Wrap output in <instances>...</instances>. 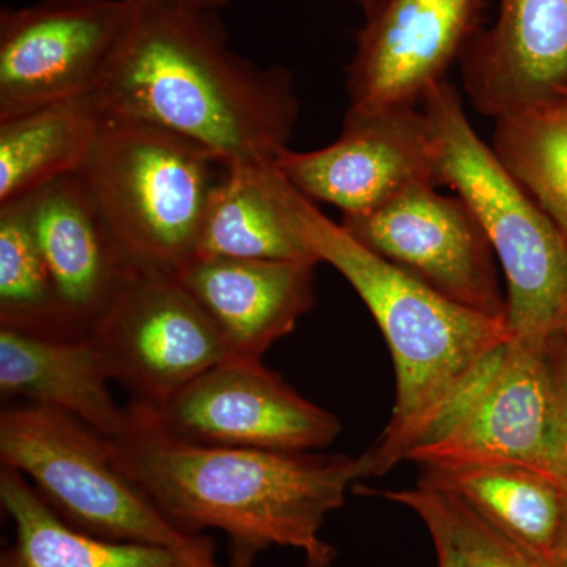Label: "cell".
Returning <instances> with one entry per match:
<instances>
[{"label": "cell", "mask_w": 567, "mask_h": 567, "mask_svg": "<svg viewBox=\"0 0 567 567\" xmlns=\"http://www.w3.org/2000/svg\"><path fill=\"white\" fill-rule=\"evenodd\" d=\"M110 442L118 466L175 525L227 536L230 567H252L275 546L300 550L308 567H333L334 548L320 529L344 505L349 484L363 477L360 458L194 445L164 432L134 402Z\"/></svg>", "instance_id": "2"}, {"label": "cell", "mask_w": 567, "mask_h": 567, "mask_svg": "<svg viewBox=\"0 0 567 567\" xmlns=\"http://www.w3.org/2000/svg\"><path fill=\"white\" fill-rule=\"evenodd\" d=\"M224 171L178 134L103 114L80 175L126 264L175 275L199 251L205 213Z\"/></svg>", "instance_id": "6"}, {"label": "cell", "mask_w": 567, "mask_h": 567, "mask_svg": "<svg viewBox=\"0 0 567 567\" xmlns=\"http://www.w3.org/2000/svg\"><path fill=\"white\" fill-rule=\"evenodd\" d=\"M145 409L164 432L194 445L301 453L331 445L341 432L333 413L298 394L262 360L237 357Z\"/></svg>", "instance_id": "11"}, {"label": "cell", "mask_w": 567, "mask_h": 567, "mask_svg": "<svg viewBox=\"0 0 567 567\" xmlns=\"http://www.w3.org/2000/svg\"><path fill=\"white\" fill-rule=\"evenodd\" d=\"M417 185L341 226L358 244L412 275L454 303L507 319L495 252L486 233L458 196Z\"/></svg>", "instance_id": "10"}, {"label": "cell", "mask_w": 567, "mask_h": 567, "mask_svg": "<svg viewBox=\"0 0 567 567\" xmlns=\"http://www.w3.org/2000/svg\"><path fill=\"white\" fill-rule=\"evenodd\" d=\"M278 169L226 167L213 189L197 256L320 264L295 233Z\"/></svg>", "instance_id": "20"}, {"label": "cell", "mask_w": 567, "mask_h": 567, "mask_svg": "<svg viewBox=\"0 0 567 567\" xmlns=\"http://www.w3.org/2000/svg\"><path fill=\"white\" fill-rule=\"evenodd\" d=\"M218 13L136 0L128 35L93 100L103 114L178 134L226 167L276 166L300 117L292 76L237 54Z\"/></svg>", "instance_id": "1"}, {"label": "cell", "mask_w": 567, "mask_h": 567, "mask_svg": "<svg viewBox=\"0 0 567 567\" xmlns=\"http://www.w3.org/2000/svg\"><path fill=\"white\" fill-rule=\"evenodd\" d=\"M22 200L66 333L85 338L128 264L80 174L58 178Z\"/></svg>", "instance_id": "15"}, {"label": "cell", "mask_w": 567, "mask_h": 567, "mask_svg": "<svg viewBox=\"0 0 567 567\" xmlns=\"http://www.w3.org/2000/svg\"><path fill=\"white\" fill-rule=\"evenodd\" d=\"M93 96L48 104L0 121V208L65 175L80 174L99 140Z\"/></svg>", "instance_id": "19"}, {"label": "cell", "mask_w": 567, "mask_h": 567, "mask_svg": "<svg viewBox=\"0 0 567 567\" xmlns=\"http://www.w3.org/2000/svg\"><path fill=\"white\" fill-rule=\"evenodd\" d=\"M461 69L470 102L494 118L567 87V0H498Z\"/></svg>", "instance_id": "14"}, {"label": "cell", "mask_w": 567, "mask_h": 567, "mask_svg": "<svg viewBox=\"0 0 567 567\" xmlns=\"http://www.w3.org/2000/svg\"><path fill=\"white\" fill-rule=\"evenodd\" d=\"M561 91H567V87H565V89H561Z\"/></svg>", "instance_id": "31"}, {"label": "cell", "mask_w": 567, "mask_h": 567, "mask_svg": "<svg viewBox=\"0 0 567 567\" xmlns=\"http://www.w3.org/2000/svg\"><path fill=\"white\" fill-rule=\"evenodd\" d=\"M350 2L357 3V6H360L361 9H363L364 13H368V11L374 9L377 3H379V0H350Z\"/></svg>", "instance_id": "29"}, {"label": "cell", "mask_w": 567, "mask_h": 567, "mask_svg": "<svg viewBox=\"0 0 567 567\" xmlns=\"http://www.w3.org/2000/svg\"><path fill=\"white\" fill-rule=\"evenodd\" d=\"M417 483L451 492L540 558L550 559L567 517V486L520 462L421 466Z\"/></svg>", "instance_id": "18"}, {"label": "cell", "mask_w": 567, "mask_h": 567, "mask_svg": "<svg viewBox=\"0 0 567 567\" xmlns=\"http://www.w3.org/2000/svg\"><path fill=\"white\" fill-rule=\"evenodd\" d=\"M495 121L496 158L567 237V91Z\"/></svg>", "instance_id": "22"}, {"label": "cell", "mask_w": 567, "mask_h": 567, "mask_svg": "<svg viewBox=\"0 0 567 567\" xmlns=\"http://www.w3.org/2000/svg\"><path fill=\"white\" fill-rule=\"evenodd\" d=\"M85 338L112 382L156 409L213 365L234 358L175 275L128 265Z\"/></svg>", "instance_id": "7"}, {"label": "cell", "mask_w": 567, "mask_h": 567, "mask_svg": "<svg viewBox=\"0 0 567 567\" xmlns=\"http://www.w3.org/2000/svg\"><path fill=\"white\" fill-rule=\"evenodd\" d=\"M110 372L87 338L59 339L0 328V395L51 406L106 439L121 434L126 406L111 393Z\"/></svg>", "instance_id": "17"}, {"label": "cell", "mask_w": 567, "mask_h": 567, "mask_svg": "<svg viewBox=\"0 0 567 567\" xmlns=\"http://www.w3.org/2000/svg\"><path fill=\"white\" fill-rule=\"evenodd\" d=\"M0 328L71 339L24 200L0 208Z\"/></svg>", "instance_id": "23"}, {"label": "cell", "mask_w": 567, "mask_h": 567, "mask_svg": "<svg viewBox=\"0 0 567 567\" xmlns=\"http://www.w3.org/2000/svg\"><path fill=\"white\" fill-rule=\"evenodd\" d=\"M279 189L295 233L319 262L330 264L357 290L390 347L395 369L393 416L379 442L358 457L363 476L385 475L405 461L458 391L513 333L507 319L454 303L369 251L282 175Z\"/></svg>", "instance_id": "3"}, {"label": "cell", "mask_w": 567, "mask_h": 567, "mask_svg": "<svg viewBox=\"0 0 567 567\" xmlns=\"http://www.w3.org/2000/svg\"><path fill=\"white\" fill-rule=\"evenodd\" d=\"M551 341L511 338L499 347L405 461L421 466L520 462L548 472L555 415Z\"/></svg>", "instance_id": "8"}, {"label": "cell", "mask_w": 567, "mask_h": 567, "mask_svg": "<svg viewBox=\"0 0 567 567\" xmlns=\"http://www.w3.org/2000/svg\"><path fill=\"white\" fill-rule=\"evenodd\" d=\"M486 0H379L347 69L349 110L417 107L483 29Z\"/></svg>", "instance_id": "13"}, {"label": "cell", "mask_w": 567, "mask_h": 567, "mask_svg": "<svg viewBox=\"0 0 567 567\" xmlns=\"http://www.w3.org/2000/svg\"><path fill=\"white\" fill-rule=\"evenodd\" d=\"M436 558H439V567H454L453 561H451L450 555L446 554L443 548L435 547Z\"/></svg>", "instance_id": "28"}, {"label": "cell", "mask_w": 567, "mask_h": 567, "mask_svg": "<svg viewBox=\"0 0 567 567\" xmlns=\"http://www.w3.org/2000/svg\"><path fill=\"white\" fill-rule=\"evenodd\" d=\"M0 461L20 472L70 527L164 548L186 567H221L212 537L175 525L118 466L110 439L62 410L32 404L3 410Z\"/></svg>", "instance_id": "5"}, {"label": "cell", "mask_w": 567, "mask_h": 567, "mask_svg": "<svg viewBox=\"0 0 567 567\" xmlns=\"http://www.w3.org/2000/svg\"><path fill=\"white\" fill-rule=\"evenodd\" d=\"M319 264L196 256L175 274L234 357L262 360L315 305Z\"/></svg>", "instance_id": "16"}, {"label": "cell", "mask_w": 567, "mask_h": 567, "mask_svg": "<svg viewBox=\"0 0 567 567\" xmlns=\"http://www.w3.org/2000/svg\"><path fill=\"white\" fill-rule=\"evenodd\" d=\"M548 565L551 567H567V517L554 551H551L550 559H548Z\"/></svg>", "instance_id": "26"}, {"label": "cell", "mask_w": 567, "mask_h": 567, "mask_svg": "<svg viewBox=\"0 0 567 567\" xmlns=\"http://www.w3.org/2000/svg\"><path fill=\"white\" fill-rule=\"evenodd\" d=\"M136 0H40L0 10V121L93 96L121 51Z\"/></svg>", "instance_id": "9"}, {"label": "cell", "mask_w": 567, "mask_h": 567, "mask_svg": "<svg viewBox=\"0 0 567 567\" xmlns=\"http://www.w3.org/2000/svg\"><path fill=\"white\" fill-rule=\"evenodd\" d=\"M382 495L412 509L454 567H551L451 492L417 483L412 491Z\"/></svg>", "instance_id": "24"}, {"label": "cell", "mask_w": 567, "mask_h": 567, "mask_svg": "<svg viewBox=\"0 0 567 567\" xmlns=\"http://www.w3.org/2000/svg\"><path fill=\"white\" fill-rule=\"evenodd\" d=\"M186 6L199 7V9L221 11L224 7L233 3L234 0H177Z\"/></svg>", "instance_id": "27"}, {"label": "cell", "mask_w": 567, "mask_h": 567, "mask_svg": "<svg viewBox=\"0 0 567 567\" xmlns=\"http://www.w3.org/2000/svg\"><path fill=\"white\" fill-rule=\"evenodd\" d=\"M276 169L312 203L360 215L417 185H439L431 122L416 107L347 110L341 136L315 152L286 151Z\"/></svg>", "instance_id": "12"}, {"label": "cell", "mask_w": 567, "mask_h": 567, "mask_svg": "<svg viewBox=\"0 0 567 567\" xmlns=\"http://www.w3.org/2000/svg\"><path fill=\"white\" fill-rule=\"evenodd\" d=\"M436 144L439 185L476 216L505 274L513 338L550 342L567 320V237L477 136L461 95L442 81L425 92Z\"/></svg>", "instance_id": "4"}, {"label": "cell", "mask_w": 567, "mask_h": 567, "mask_svg": "<svg viewBox=\"0 0 567 567\" xmlns=\"http://www.w3.org/2000/svg\"><path fill=\"white\" fill-rule=\"evenodd\" d=\"M0 502L14 527L0 567H186L164 548L100 539L70 527L10 466L0 468Z\"/></svg>", "instance_id": "21"}, {"label": "cell", "mask_w": 567, "mask_h": 567, "mask_svg": "<svg viewBox=\"0 0 567 567\" xmlns=\"http://www.w3.org/2000/svg\"><path fill=\"white\" fill-rule=\"evenodd\" d=\"M555 375V415L548 450V472L567 486V342L559 333L551 341Z\"/></svg>", "instance_id": "25"}, {"label": "cell", "mask_w": 567, "mask_h": 567, "mask_svg": "<svg viewBox=\"0 0 567 567\" xmlns=\"http://www.w3.org/2000/svg\"><path fill=\"white\" fill-rule=\"evenodd\" d=\"M561 333H563V336H565V339H566V342H567V320H566L565 327H563Z\"/></svg>", "instance_id": "30"}]
</instances>
